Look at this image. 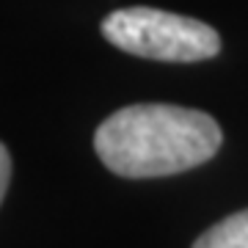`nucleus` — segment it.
<instances>
[{"label": "nucleus", "mask_w": 248, "mask_h": 248, "mask_svg": "<svg viewBox=\"0 0 248 248\" xmlns=\"http://www.w3.org/2000/svg\"><path fill=\"white\" fill-rule=\"evenodd\" d=\"M223 133L213 116L179 105H127L108 116L94 149L108 169L127 179L182 174L213 157Z\"/></svg>", "instance_id": "nucleus-1"}, {"label": "nucleus", "mask_w": 248, "mask_h": 248, "mask_svg": "<svg viewBox=\"0 0 248 248\" xmlns=\"http://www.w3.org/2000/svg\"><path fill=\"white\" fill-rule=\"evenodd\" d=\"M102 36L124 53L166 63H196L221 53V36L207 22L146 6L108 14Z\"/></svg>", "instance_id": "nucleus-2"}, {"label": "nucleus", "mask_w": 248, "mask_h": 248, "mask_svg": "<svg viewBox=\"0 0 248 248\" xmlns=\"http://www.w3.org/2000/svg\"><path fill=\"white\" fill-rule=\"evenodd\" d=\"M193 248H248V210L229 215L204 232Z\"/></svg>", "instance_id": "nucleus-3"}, {"label": "nucleus", "mask_w": 248, "mask_h": 248, "mask_svg": "<svg viewBox=\"0 0 248 248\" xmlns=\"http://www.w3.org/2000/svg\"><path fill=\"white\" fill-rule=\"evenodd\" d=\"M9 177H11V157H9V149L0 143V204H3L6 187H9Z\"/></svg>", "instance_id": "nucleus-4"}]
</instances>
